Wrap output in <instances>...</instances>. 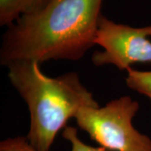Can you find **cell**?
I'll return each instance as SVG.
<instances>
[{"instance_id":"3","label":"cell","mask_w":151,"mask_h":151,"mask_svg":"<svg viewBox=\"0 0 151 151\" xmlns=\"http://www.w3.org/2000/svg\"><path fill=\"white\" fill-rule=\"evenodd\" d=\"M139 103L129 96L103 107H85L75 116L76 125L102 148L110 151H151V139L133 125Z\"/></svg>"},{"instance_id":"7","label":"cell","mask_w":151,"mask_h":151,"mask_svg":"<svg viewBox=\"0 0 151 151\" xmlns=\"http://www.w3.org/2000/svg\"><path fill=\"white\" fill-rule=\"evenodd\" d=\"M62 137L70 145V151H110L102 147H93L82 142L77 134V129L72 126H66L62 130Z\"/></svg>"},{"instance_id":"2","label":"cell","mask_w":151,"mask_h":151,"mask_svg":"<svg viewBox=\"0 0 151 151\" xmlns=\"http://www.w3.org/2000/svg\"><path fill=\"white\" fill-rule=\"evenodd\" d=\"M6 67L11 85L27 104L26 138L36 150H50L58 133L81 108L99 106L76 72L50 77L34 61H18Z\"/></svg>"},{"instance_id":"5","label":"cell","mask_w":151,"mask_h":151,"mask_svg":"<svg viewBox=\"0 0 151 151\" xmlns=\"http://www.w3.org/2000/svg\"><path fill=\"white\" fill-rule=\"evenodd\" d=\"M50 0H0V25L9 26L23 15L45 8Z\"/></svg>"},{"instance_id":"6","label":"cell","mask_w":151,"mask_h":151,"mask_svg":"<svg viewBox=\"0 0 151 151\" xmlns=\"http://www.w3.org/2000/svg\"><path fill=\"white\" fill-rule=\"evenodd\" d=\"M125 78L128 87L148 97L151 102V70H138L129 68Z\"/></svg>"},{"instance_id":"8","label":"cell","mask_w":151,"mask_h":151,"mask_svg":"<svg viewBox=\"0 0 151 151\" xmlns=\"http://www.w3.org/2000/svg\"><path fill=\"white\" fill-rule=\"evenodd\" d=\"M0 151H38L28 141L26 136L8 138L0 143Z\"/></svg>"},{"instance_id":"4","label":"cell","mask_w":151,"mask_h":151,"mask_svg":"<svg viewBox=\"0 0 151 151\" xmlns=\"http://www.w3.org/2000/svg\"><path fill=\"white\" fill-rule=\"evenodd\" d=\"M95 44L103 49L92 54L96 66L113 65L127 70L136 63H151V24L133 27L102 14Z\"/></svg>"},{"instance_id":"1","label":"cell","mask_w":151,"mask_h":151,"mask_svg":"<svg viewBox=\"0 0 151 151\" xmlns=\"http://www.w3.org/2000/svg\"><path fill=\"white\" fill-rule=\"evenodd\" d=\"M103 3L50 0L42 9L19 17L3 35L0 63L81 60L96 45Z\"/></svg>"}]
</instances>
